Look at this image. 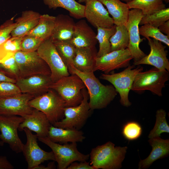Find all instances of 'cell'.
Segmentation results:
<instances>
[{"instance_id":"1","label":"cell","mask_w":169,"mask_h":169,"mask_svg":"<svg viewBox=\"0 0 169 169\" xmlns=\"http://www.w3.org/2000/svg\"><path fill=\"white\" fill-rule=\"evenodd\" d=\"M69 74L78 76L86 87L91 110L106 107L114 99L117 92L111 85H104L95 76L93 71H80L74 66L68 68Z\"/></svg>"},{"instance_id":"2","label":"cell","mask_w":169,"mask_h":169,"mask_svg":"<svg viewBox=\"0 0 169 169\" xmlns=\"http://www.w3.org/2000/svg\"><path fill=\"white\" fill-rule=\"evenodd\" d=\"M115 146L109 141L92 149L90 164L94 169H118L122 167L127 147Z\"/></svg>"},{"instance_id":"3","label":"cell","mask_w":169,"mask_h":169,"mask_svg":"<svg viewBox=\"0 0 169 169\" xmlns=\"http://www.w3.org/2000/svg\"><path fill=\"white\" fill-rule=\"evenodd\" d=\"M28 103L32 108L43 112L52 125L64 117L65 102L55 91L51 89L34 97Z\"/></svg>"},{"instance_id":"4","label":"cell","mask_w":169,"mask_h":169,"mask_svg":"<svg viewBox=\"0 0 169 169\" xmlns=\"http://www.w3.org/2000/svg\"><path fill=\"white\" fill-rule=\"evenodd\" d=\"M85 88L81 79L74 74L61 78L53 82L50 87L63 99L65 107L79 105L83 99V90Z\"/></svg>"},{"instance_id":"5","label":"cell","mask_w":169,"mask_h":169,"mask_svg":"<svg viewBox=\"0 0 169 169\" xmlns=\"http://www.w3.org/2000/svg\"><path fill=\"white\" fill-rule=\"evenodd\" d=\"M169 79V72L153 67L145 72H140L135 76L131 90L141 93L149 90L159 96H162V90Z\"/></svg>"},{"instance_id":"6","label":"cell","mask_w":169,"mask_h":169,"mask_svg":"<svg viewBox=\"0 0 169 169\" xmlns=\"http://www.w3.org/2000/svg\"><path fill=\"white\" fill-rule=\"evenodd\" d=\"M130 65L123 71L111 74H101L100 78L111 83L120 96V102L123 106L128 107L131 105L128 98L129 93L136 75L143 70L142 67Z\"/></svg>"},{"instance_id":"7","label":"cell","mask_w":169,"mask_h":169,"mask_svg":"<svg viewBox=\"0 0 169 169\" xmlns=\"http://www.w3.org/2000/svg\"><path fill=\"white\" fill-rule=\"evenodd\" d=\"M38 140L51 148L59 169H66L72 162L86 161L90 157V154H84L78 151L76 142L61 145L52 141L47 137H38Z\"/></svg>"},{"instance_id":"8","label":"cell","mask_w":169,"mask_h":169,"mask_svg":"<svg viewBox=\"0 0 169 169\" xmlns=\"http://www.w3.org/2000/svg\"><path fill=\"white\" fill-rule=\"evenodd\" d=\"M83 99L81 103L74 106L65 107L64 110V118L53 125L63 128L79 130L89 117L90 110L88 102L89 95L85 88L83 90Z\"/></svg>"},{"instance_id":"9","label":"cell","mask_w":169,"mask_h":169,"mask_svg":"<svg viewBox=\"0 0 169 169\" xmlns=\"http://www.w3.org/2000/svg\"><path fill=\"white\" fill-rule=\"evenodd\" d=\"M37 51L49 67L51 73L50 78L53 82L69 75L67 67L50 38L44 41Z\"/></svg>"},{"instance_id":"10","label":"cell","mask_w":169,"mask_h":169,"mask_svg":"<svg viewBox=\"0 0 169 169\" xmlns=\"http://www.w3.org/2000/svg\"><path fill=\"white\" fill-rule=\"evenodd\" d=\"M18 65L20 78L41 74L50 76V69L37 51L25 52L19 50L14 55Z\"/></svg>"},{"instance_id":"11","label":"cell","mask_w":169,"mask_h":169,"mask_svg":"<svg viewBox=\"0 0 169 169\" xmlns=\"http://www.w3.org/2000/svg\"><path fill=\"white\" fill-rule=\"evenodd\" d=\"M23 120V117L20 116L0 115L1 141L8 144L17 153L22 152L24 145L18 133L19 125Z\"/></svg>"},{"instance_id":"12","label":"cell","mask_w":169,"mask_h":169,"mask_svg":"<svg viewBox=\"0 0 169 169\" xmlns=\"http://www.w3.org/2000/svg\"><path fill=\"white\" fill-rule=\"evenodd\" d=\"M23 131L26 134L27 141L24 144L22 152L28 164V169L34 168L44 162L55 161L54 154L52 151L47 152L42 149L38 144V136L33 134L27 128Z\"/></svg>"},{"instance_id":"13","label":"cell","mask_w":169,"mask_h":169,"mask_svg":"<svg viewBox=\"0 0 169 169\" xmlns=\"http://www.w3.org/2000/svg\"><path fill=\"white\" fill-rule=\"evenodd\" d=\"M144 16L141 10L131 9L129 10L128 19L125 24L129 36L127 48L133 57L134 62L140 60L146 55L139 47V44L143 39L140 38L139 26Z\"/></svg>"},{"instance_id":"14","label":"cell","mask_w":169,"mask_h":169,"mask_svg":"<svg viewBox=\"0 0 169 169\" xmlns=\"http://www.w3.org/2000/svg\"><path fill=\"white\" fill-rule=\"evenodd\" d=\"M133 59L127 48L112 51L100 57H96L94 72L100 70L109 74L115 69L128 67Z\"/></svg>"},{"instance_id":"15","label":"cell","mask_w":169,"mask_h":169,"mask_svg":"<svg viewBox=\"0 0 169 169\" xmlns=\"http://www.w3.org/2000/svg\"><path fill=\"white\" fill-rule=\"evenodd\" d=\"M34 97L30 94L22 93L0 98V115H16L23 117L30 114L33 108L28 103Z\"/></svg>"},{"instance_id":"16","label":"cell","mask_w":169,"mask_h":169,"mask_svg":"<svg viewBox=\"0 0 169 169\" xmlns=\"http://www.w3.org/2000/svg\"><path fill=\"white\" fill-rule=\"evenodd\" d=\"M150 48V53L140 60L134 62L135 66L140 64L152 65L160 70L165 69L169 72V61L167 58V51L162 42L157 40L146 38Z\"/></svg>"},{"instance_id":"17","label":"cell","mask_w":169,"mask_h":169,"mask_svg":"<svg viewBox=\"0 0 169 169\" xmlns=\"http://www.w3.org/2000/svg\"><path fill=\"white\" fill-rule=\"evenodd\" d=\"M84 18L93 27L110 28L114 21L103 4L98 0H89L86 3Z\"/></svg>"},{"instance_id":"18","label":"cell","mask_w":169,"mask_h":169,"mask_svg":"<svg viewBox=\"0 0 169 169\" xmlns=\"http://www.w3.org/2000/svg\"><path fill=\"white\" fill-rule=\"evenodd\" d=\"M53 83L50 76L38 74L19 78L16 80L15 84L22 93L35 97L47 91Z\"/></svg>"},{"instance_id":"19","label":"cell","mask_w":169,"mask_h":169,"mask_svg":"<svg viewBox=\"0 0 169 169\" xmlns=\"http://www.w3.org/2000/svg\"><path fill=\"white\" fill-rule=\"evenodd\" d=\"M19 125L18 130L27 128L36 133L38 137H47L51 124L46 115L42 112L33 108L32 113L24 117Z\"/></svg>"},{"instance_id":"20","label":"cell","mask_w":169,"mask_h":169,"mask_svg":"<svg viewBox=\"0 0 169 169\" xmlns=\"http://www.w3.org/2000/svg\"><path fill=\"white\" fill-rule=\"evenodd\" d=\"M96 34L85 20L81 19L75 23L70 41L76 48L95 47L98 42Z\"/></svg>"},{"instance_id":"21","label":"cell","mask_w":169,"mask_h":169,"mask_svg":"<svg viewBox=\"0 0 169 169\" xmlns=\"http://www.w3.org/2000/svg\"><path fill=\"white\" fill-rule=\"evenodd\" d=\"M75 24L73 19L68 15L60 14L55 16L54 26L50 39L53 42L71 40Z\"/></svg>"},{"instance_id":"22","label":"cell","mask_w":169,"mask_h":169,"mask_svg":"<svg viewBox=\"0 0 169 169\" xmlns=\"http://www.w3.org/2000/svg\"><path fill=\"white\" fill-rule=\"evenodd\" d=\"M97 53L95 46L76 48L73 61L74 67L82 72H94Z\"/></svg>"},{"instance_id":"23","label":"cell","mask_w":169,"mask_h":169,"mask_svg":"<svg viewBox=\"0 0 169 169\" xmlns=\"http://www.w3.org/2000/svg\"><path fill=\"white\" fill-rule=\"evenodd\" d=\"M152 149L149 156L145 159L141 160L138 169L148 168L156 161L167 157L169 154V140L157 137L149 139L148 141Z\"/></svg>"},{"instance_id":"24","label":"cell","mask_w":169,"mask_h":169,"mask_svg":"<svg viewBox=\"0 0 169 169\" xmlns=\"http://www.w3.org/2000/svg\"><path fill=\"white\" fill-rule=\"evenodd\" d=\"M47 137L52 141L61 144L82 142L85 138L83 132L74 129L50 126Z\"/></svg>"},{"instance_id":"25","label":"cell","mask_w":169,"mask_h":169,"mask_svg":"<svg viewBox=\"0 0 169 169\" xmlns=\"http://www.w3.org/2000/svg\"><path fill=\"white\" fill-rule=\"evenodd\" d=\"M41 15L38 13L32 10L23 11L21 16L15 20L16 25L11 32V36L25 35L37 24Z\"/></svg>"},{"instance_id":"26","label":"cell","mask_w":169,"mask_h":169,"mask_svg":"<svg viewBox=\"0 0 169 169\" xmlns=\"http://www.w3.org/2000/svg\"><path fill=\"white\" fill-rule=\"evenodd\" d=\"M107 8L116 26L126 24L130 9L126 3L120 0H98Z\"/></svg>"},{"instance_id":"27","label":"cell","mask_w":169,"mask_h":169,"mask_svg":"<svg viewBox=\"0 0 169 169\" xmlns=\"http://www.w3.org/2000/svg\"><path fill=\"white\" fill-rule=\"evenodd\" d=\"M44 3L50 9L60 7L67 10L69 15L76 19L84 18L85 5L75 0H43Z\"/></svg>"},{"instance_id":"28","label":"cell","mask_w":169,"mask_h":169,"mask_svg":"<svg viewBox=\"0 0 169 169\" xmlns=\"http://www.w3.org/2000/svg\"><path fill=\"white\" fill-rule=\"evenodd\" d=\"M55 16L48 14L41 15L36 26L25 35L34 36L43 41L51 37L54 29Z\"/></svg>"},{"instance_id":"29","label":"cell","mask_w":169,"mask_h":169,"mask_svg":"<svg viewBox=\"0 0 169 169\" xmlns=\"http://www.w3.org/2000/svg\"><path fill=\"white\" fill-rule=\"evenodd\" d=\"M96 38L99 43V49L97 57L102 56L111 52V45L110 41L111 37L116 31V25L110 28L98 27Z\"/></svg>"},{"instance_id":"30","label":"cell","mask_w":169,"mask_h":169,"mask_svg":"<svg viewBox=\"0 0 169 169\" xmlns=\"http://www.w3.org/2000/svg\"><path fill=\"white\" fill-rule=\"evenodd\" d=\"M127 4L130 9L141 10L144 15L153 14L166 8L162 0H134Z\"/></svg>"},{"instance_id":"31","label":"cell","mask_w":169,"mask_h":169,"mask_svg":"<svg viewBox=\"0 0 169 169\" xmlns=\"http://www.w3.org/2000/svg\"><path fill=\"white\" fill-rule=\"evenodd\" d=\"M129 41L128 32L125 25H116V31L110 39L111 51L127 48Z\"/></svg>"},{"instance_id":"32","label":"cell","mask_w":169,"mask_h":169,"mask_svg":"<svg viewBox=\"0 0 169 169\" xmlns=\"http://www.w3.org/2000/svg\"><path fill=\"white\" fill-rule=\"evenodd\" d=\"M65 64L68 68L74 66L73 59L76 48L70 40L53 42Z\"/></svg>"},{"instance_id":"33","label":"cell","mask_w":169,"mask_h":169,"mask_svg":"<svg viewBox=\"0 0 169 169\" xmlns=\"http://www.w3.org/2000/svg\"><path fill=\"white\" fill-rule=\"evenodd\" d=\"M24 36L12 37L0 44V61L3 62L20 50L21 40Z\"/></svg>"},{"instance_id":"34","label":"cell","mask_w":169,"mask_h":169,"mask_svg":"<svg viewBox=\"0 0 169 169\" xmlns=\"http://www.w3.org/2000/svg\"><path fill=\"white\" fill-rule=\"evenodd\" d=\"M166 113L163 109L157 111L155 124L149 135V139L159 137L163 133H169V125L166 121Z\"/></svg>"},{"instance_id":"35","label":"cell","mask_w":169,"mask_h":169,"mask_svg":"<svg viewBox=\"0 0 169 169\" xmlns=\"http://www.w3.org/2000/svg\"><path fill=\"white\" fill-rule=\"evenodd\" d=\"M168 20H169V8H166L153 14L144 15L141 18L139 25L148 24L158 28Z\"/></svg>"},{"instance_id":"36","label":"cell","mask_w":169,"mask_h":169,"mask_svg":"<svg viewBox=\"0 0 169 169\" xmlns=\"http://www.w3.org/2000/svg\"><path fill=\"white\" fill-rule=\"evenodd\" d=\"M139 32L140 35L146 38H152L169 46V37L162 33L158 28L145 24L139 28Z\"/></svg>"},{"instance_id":"37","label":"cell","mask_w":169,"mask_h":169,"mask_svg":"<svg viewBox=\"0 0 169 169\" xmlns=\"http://www.w3.org/2000/svg\"><path fill=\"white\" fill-rule=\"evenodd\" d=\"M0 72L16 80L20 78L18 67L14 55L0 63Z\"/></svg>"},{"instance_id":"38","label":"cell","mask_w":169,"mask_h":169,"mask_svg":"<svg viewBox=\"0 0 169 169\" xmlns=\"http://www.w3.org/2000/svg\"><path fill=\"white\" fill-rule=\"evenodd\" d=\"M142 128L137 122L130 121L123 126L122 134L123 137L129 141L136 140L139 138L142 133Z\"/></svg>"},{"instance_id":"39","label":"cell","mask_w":169,"mask_h":169,"mask_svg":"<svg viewBox=\"0 0 169 169\" xmlns=\"http://www.w3.org/2000/svg\"><path fill=\"white\" fill-rule=\"evenodd\" d=\"M44 41L37 37L29 35H24L20 44V50L25 52L37 51Z\"/></svg>"},{"instance_id":"40","label":"cell","mask_w":169,"mask_h":169,"mask_svg":"<svg viewBox=\"0 0 169 169\" xmlns=\"http://www.w3.org/2000/svg\"><path fill=\"white\" fill-rule=\"evenodd\" d=\"M22 93L15 83L0 82V98L8 97Z\"/></svg>"},{"instance_id":"41","label":"cell","mask_w":169,"mask_h":169,"mask_svg":"<svg viewBox=\"0 0 169 169\" xmlns=\"http://www.w3.org/2000/svg\"><path fill=\"white\" fill-rule=\"evenodd\" d=\"M14 18L6 20L0 26V44L11 37V32L16 25V22H14Z\"/></svg>"},{"instance_id":"42","label":"cell","mask_w":169,"mask_h":169,"mask_svg":"<svg viewBox=\"0 0 169 169\" xmlns=\"http://www.w3.org/2000/svg\"><path fill=\"white\" fill-rule=\"evenodd\" d=\"M79 163L74 162L71 163L66 169H94L89 162L80 161Z\"/></svg>"},{"instance_id":"43","label":"cell","mask_w":169,"mask_h":169,"mask_svg":"<svg viewBox=\"0 0 169 169\" xmlns=\"http://www.w3.org/2000/svg\"><path fill=\"white\" fill-rule=\"evenodd\" d=\"M14 166L5 156H0V169H13Z\"/></svg>"},{"instance_id":"44","label":"cell","mask_w":169,"mask_h":169,"mask_svg":"<svg viewBox=\"0 0 169 169\" xmlns=\"http://www.w3.org/2000/svg\"><path fill=\"white\" fill-rule=\"evenodd\" d=\"M158 28L162 33L169 37V20L161 25Z\"/></svg>"},{"instance_id":"45","label":"cell","mask_w":169,"mask_h":169,"mask_svg":"<svg viewBox=\"0 0 169 169\" xmlns=\"http://www.w3.org/2000/svg\"><path fill=\"white\" fill-rule=\"evenodd\" d=\"M16 80L10 78L0 72V82H8L15 83Z\"/></svg>"},{"instance_id":"46","label":"cell","mask_w":169,"mask_h":169,"mask_svg":"<svg viewBox=\"0 0 169 169\" xmlns=\"http://www.w3.org/2000/svg\"><path fill=\"white\" fill-rule=\"evenodd\" d=\"M55 166L54 162H50L49 163L47 166L40 164L37 166L34 169H55Z\"/></svg>"},{"instance_id":"47","label":"cell","mask_w":169,"mask_h":169,"mask_svg":"<svg viewBox=\"0 0 169 169\" xmlns=\"http://www.w3.org/2000/svg\"><path fill=\"white\" fill-rule=\"evenodd\" d=\"M89 0H78V2L79 3H85L88 2Z\"/></svg>"},{"instance_id":"48","label":"cell","mask_w":169,"mask_h":169,"mask_svg":"<svg viewBox=\"0 0 169 169\" xmlns=\"http://www.w3.org/2000/svg\"><path fill=\"white\" fill-rule=\"evenodd\" d=\"M122 2H124L126 3H128L134 0H120Z\"/></svg>"},{"instance_id":"49","label":"cell","mask_w":169,"mask_h":169,"mask_svg":"<svg viewBox=\"0 0 169 169\" xmlns=\"http://www.w3.org/2000/svg\"><path fill=\"white\" fill-rule=\"evenodd\" d=\"M163 1L165 2L166 3H167L169 2V0H162Z\"/></svg>"},{"instance_id":"50","label":"cell","mask_w":169,"mask_h":169,"mask_svg":"<svg viewBox=\"0 0 169 169\" xmlns=\"http://www.w3.org/2000/svg\"><path fill=\"white\" fill-rule=\"evenodd\" d=\"M4 143H3L2 141L0 142V146H2L3 145Z\"/></svg>"},{"instance_id":"51","label":"cell","mask_w":169,"mask_h":169,"mask_svg":"<svg viewBox=\"0 0 169 169\" xmlns=\"http://www.w3.org/2000/svg\"><path fill=\"white\" fill-rule=\"evenodd\" d=\"M1 63V62H0V63Z\"/></svg>"}]
</instances>
